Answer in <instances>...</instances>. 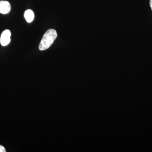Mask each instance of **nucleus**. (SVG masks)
Instances as JSON below:
<instances>
[{"label":"nucleus","mask_w":152,"mask_h":152,"mask_svg":"<svg viewBox=\"0 0 152 152\" xmlns=\"http://www.w3.org/2000/svg\"><path fill=\"white\" fill-rule=\"evenodd\" d=\"M11 10V5L7 1H0V13L2 14H7Z\"/></svg>","instance_id":"obj_3"},{"label":"nucleus","mask_w":152,"mask_h":152,"mask_svg":"<svg viewBox=\"0 0 152 152\" xmlns=\"http://www.w3.org/2000/svg\"><path fill=\"white\" fill-rule=\"evenodd\" d=\"M6 151L4 147L0 145V152H6Z\"/></svg>","instance_id":"obj_5"},{"label":"nucleus","mask_w":152,"mask_h":152,"mask_svg":"<svg viewBox=\"0 0 152 152\" xmlns=\"http://www.w3.org/2000/svg\"><path fill=\"white\" fill-rule=\"evenodd\" d=\"M11 32L10 30H6L3 32L0 38V42L3 46L7 45L11 41Z\"/></svg>","instance_id":"obj_2"},{"label":"nucleus","mask_w":152,"mask_h":152,"mask_svg":"<svg viewBox=\"0 0 152 152\" xmlns=\"http://www.w3.org/2000/svg\"><path fill=\"white\" fill-rule=\"evenodd\" d=\"M56 31L53 29H50L46 32L41 40L39 45V50L41 51L45 50L48 49L56 39Z\"/></svg>","instance_id":"obj_1"},{"label":"nucleus","mask_w":152,"mask_h":152,"mask_svg":"<svg viewBox=\"0 0 152 152\" xmlns=\"http://www.w3.org/2000/svg\"><path fill=\"white\" fill-rule=\"evenodd\" d=\"M25 18L28 23H30L33 21L34 18V14L31 10H28L25 11Z\"/></svg>","instance_id":"obj_4"},{"label":"nucleus","mask_w":152,"mask_h":152,"mask_svg":"<svg viewBox=\"0 0 152 152\" xmlns=\"http://www.w3.org/2000/svg\"><path fill=\"white\" fill-rule=\"evenodd\" d=\"M150 7H151V10L152 11V0H150Z\"/></svg>","instance_id":"obj_6"}]
</instances>
